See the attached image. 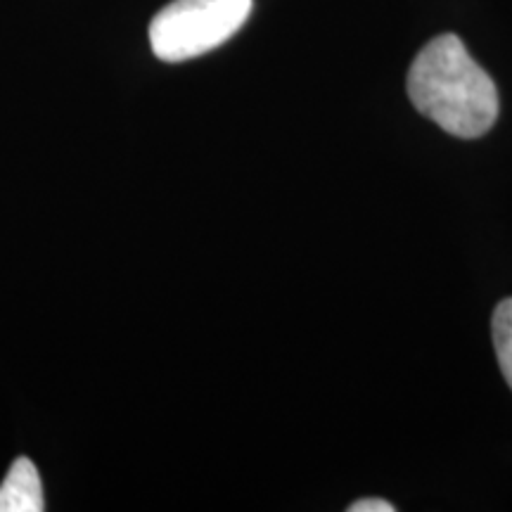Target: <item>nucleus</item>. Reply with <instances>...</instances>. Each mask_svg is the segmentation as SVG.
<instances>
[{"label":"nucleus","mask_w":512,"mask_h":512,"mask_svg":"<svg viewBox=\"0 0 512 512\" xmlns=\"http://www.w3.org/2000/svg\"><path fill=\"white\" fill-rule=\"evenodd\" d=\"M408 95L422 117L463 140L482 138L498 119V91L458 36L427 43L408 72Z\"/></svg>","instance_id":"obj_1"},{"label":"nucleus","mask_w":512,"mask_h":512,"mask_svg":"<svg viewBox=\"0 0 512 512\" xmlns=\"http://www.w3.org/2000/svg\"><path fill=\"white\" fill-rule=\"evenodd\" d=\"M252 0H174L150 24V46L162 62H185L223 46L247 22Z\"/></svg>","instance_id":"obj_2"},{"label":"nucleus","mask_w":512,"mask_h":512,"mask_svg":"<svg viewBox=\"0 0 512 512\" xmlns=\"http://www.w3.org/2000/svg\"><path fill=\"white\" fill-rule=\"evenodd\" d=\"M43 484L29 458H17L0 484V512H43Z\"/></svg>","instance_id":"obj_3"},{"label":"nucleus","mask_w":512,"mask_h":512,"mask_svg":"<svg viewBox=\"0 0 512 512\" xmlns=\"http://www.w3.org/2000/svg\"><path fill=\"white\" fill-rule=\"evenodd\" d=\"M491 335H494L498 366H501L505 382L512 389V299H503L496 306L494 320H491Z\"/></svg>","instance_id":"obj_4"},{"label":"nucleus","mask_w":512,"mask_h":512,"mask_svg":"<svg viewBox=\"0 0 512 512\" xmlns=\"http://www.w3.org/2000/svg\"><path fill=\"white\" fill-rule=\"evenodd\" d=\"M392 503L380 501V498H366V501H356L349 505V512H394Z\"/></svg>","instance_id":"obj_5"}]
</instances>
